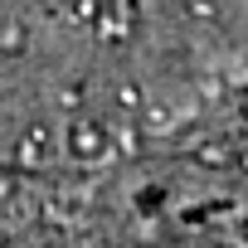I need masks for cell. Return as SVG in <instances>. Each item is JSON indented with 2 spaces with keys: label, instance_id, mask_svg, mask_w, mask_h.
I'll return each mask as SVG.
<instances>
[]
</instances>
